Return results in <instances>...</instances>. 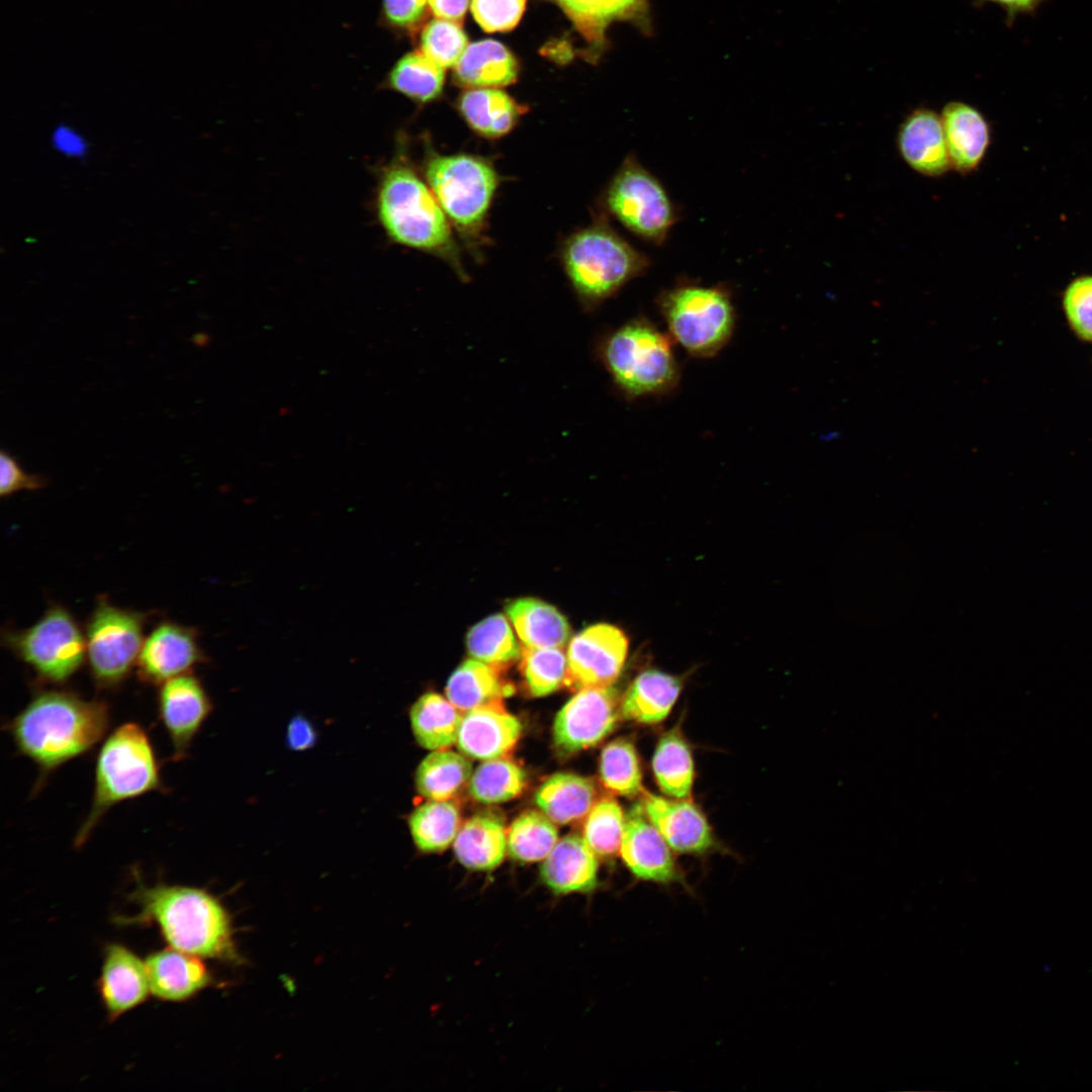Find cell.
I'll return each mask as SVG.
<instances>
[{
	"label": "cell",
	"mask_w": 1092,
	"mask_h": 1092,
	"mask_svg": "<svg viewBox=\"0 0 1092 1092\" xmlns=\"http://www.w3.org/2000/svg\"><path fill=\"white\" fill-rule=\"evenodd\" d=\"M128 899L138 907L131 916H120L121 925L155 924L168 946L199 957L236 963L239 953L229 912L206 890L142 882Z\"/></svg>",
	"instance_id": "2"
},
{
	"label": "cell",
	"mask_w": 1092,
	"mask_h": 1092,
	"mask_svg": "<svg viewBox=\"0 0 1092 1092\" xmlns=\"http://www.w3.org/2000/svg\"><path fill=\"white\" fill-rule=\"evenodd\" d=\"M506 612L524 646L563 648L569 639L566 618L543 601L518 599L507 605Z\"/></svg>",
	"instance_id": "30"
},
{
	"label": "cell",
	"mask_w": 1092,
	"mask_h": 1092,
	"mask_svg": "<svg viewBox=\"0 0 1092 1092\" xmlns=\"http://www.w3.org/2000/svg\"><path fill=\"white\" fill-rule=\"evenodd\" d=\"M466 646L475 659L499 669L520 659L522 651L502 614L489 616L474 625L467 633Z\"/></svg>",
	"instance_id": "36"
},
{
	"label": "cell",
	"mask_w": 1092,
	"mask_h": 1092,
	"mask_svg": "<svg viewBox=\"0 0 1092 1092\" xmlns=\"http://www.w3.org/2000/svg\"><path fill=\"white\" fill-rule=\"evenodd\" d=\"M951 168L961 174L976 170L990 144V127L983 114L965 102L951 101L940 114Z\"/></svg>",
	"instance_id": "23"
},
{
	"label": "cell",
	"mask_w": 1092,
	"mask_h": 1092,
	"mask_svg": "<svg viewBox=\"0 0 1092 1092\" xmlns=\"http://www.w3.org/2000/svg\"><path fill=\"white\" fill-rule=\"evenodd\" d=\"M670 846L644 812L642 804L635 805L625 821L620 854L638 880L662 885L686 882Z\"/></svg>",
	"instance_id": "16"
},
{
	"label": "cell",
	"mask_w": 1092,
	"mask_h": 1092,
	"mask_svg": "<svg viewBox=\"0 0 1092 1092\" xmlns=\"http://www.w3.org/2000/svg\"><path fill=\"white\" fill-rule=\"evenodd\" d=\"M656 305L670 338L694 357L715 356L733 334L735 307L723 284L679 282L662 290Z\"/></svg>",
	"instance_id": "7"
},
{
	"label": "cell",
	"mask_w": 1092,
	"mask_h": 1092,
	"mask_svg": "<svg viewBox=\"0 0 1092 1092\" xmlns=\"http://www.w3.org/2000/svg\"><path fill=\"white\" fill-rule=\"evenodd\" d=\"M97 991L111 1022L140 1006L151 995L145 960L121 943H107Z\"/></svg>",
	"instance_id": "17"
},
{
	"label": "cell",
	"mask_w": 1092,
	"mask_h": 1092,
	"mask_svg": "<svg viewBox=\"0 0 1092 1092\" xmlns=\"http://www.w3.org/2000/svg\"><path fill=\"white\" fill-rule=\"evenodd\" d=\"M377 218L395 244L433 254L449 263L464 279L451 222L426 183L403 159L381 173L376 191Z\"/></svg>",
	"instance_id": "3"
},
{
	"label": "cell",
	"mask_w": 1092,
	"mask_h": 1092,
	"mask_svg": "<svg viewBox=\"0 0 1092 1092\" xmlns=\"http://www.w3.org/2000/svg\"><path fill=\"white\" fill-rule=\"evenodd\" d=\"M562 262L575 294L587 310L614 296L650 266L648 256L604 220L570 236L562 249Z\"/></svg>",
	"instance_id": "6"
},
{
	"label": "cell",
	"mask_w": 1092,
	"mask_h": 1092,
	"mask_svg": "<svg viewBox=\"0 0 1092 1092\" xmlns=\"http://www.w3.org/2000/svg\"><path fill=\"white\" fill-rule=\"evenodd\" d=\"M109 725L105 701L65 689H43L4 728L17 751L37 766L35 788L40 789L53 771L99 743Z\"/></svg>",
	"instance_id": "1"
},
{
	"label": "cell",
	"mask_w": 1092,
	"mask_h": 1092,
	"mask_svg": "<svg viewBox=\"0 0 1092 1092\" xmlns=\"http://www.w3.org/2000/svg\"><path fill=\"white\" fill-rule=\"evenodd\" d=\"M618 704V694L611 686L579 690L555 717V746L561 752L572 753L601 742L615 728Z\"/></svg>",
	"instance_id": "13"
},
{
	"label": "cell",
	"mask_w": 1092,
	"mask_h": 1092,
	"mask_svg": "<svg viewBox=\"0 0 1092 1092\" xmlns=\"http://www.w3.org/2000/svg\"><path fill=\"white\" fill-rule=\"evenodd\" d=\"M652 770L662 793L674 799L691 797L695 769L692 751L680 729L665 732L657 742Z\"/></svg>",
	"instance_id": "32"
},
{
	"label": "cell",
	"mask_w": 1092,
	"mask_h": 1092,
	"mask_svg": "<svg viewBox=\"0 0 1092 1092\" xmlns=\"http://www.w3.org/2000/svg\"><path fill=\"white\" fill-rule=\"evenodd\" d=\"M526 0H472L471 12L487 32L509 31L520 21Z\"/></svg>",
	"instance_id": "44"
},
{
	"label": "cell",
	"mask_w": 1092,
	"mask_h": 1092,
	"mask_svg": "<svg viewBox=\"0 0 1092 1092\" xmlns=\"http://www.w3.org/2000/svg\"><path fill=\"white\" fill-rule=\"evenodd\" d=\"M460 825L455 804L430 800L414 810L408 826L416 846L424 852H440L454 841Z\"/></svg>",
	"instance_id": "35"
},
{
	"label": "cell",
	"mask_w": 1092,
	"mask_h": 1092,
	"mask_svg": "<svg viewBox=\"0 0 1092 1092\" xmlns=\"http://www.w3.org/2000/svg\"><path fill=\"white\" fill-rule=\"evenodd\" d=\"M2 644L31 669L38 684L62 686L86 661L84 629L61 605L48 608L26 629L4 630Z\"/></svg>",
	"instance_id": "9"
},
{
	"label": "cell",
	"mask_w": 1092,
	"mask_h": 1092,
	"mask_svg": "<svg viewBox=\"0 0 1092 1092\" xmlns=\"http://www.w3.org/2000/svg\"><path fill=\"white\" fill-rule=\"evenodd\" d=\"M628 646L625 633L610 624L577 633L568 645L565 686L574 691L611 686L623 669Z\"/></svg>",
	"instance_id": "12"
},
{
	"label": "cell",
	"mask_w": 1092,
	"mask_h": 1092,
	"mask_svg": "<svg viewBox=\"0 0 1092 1092\" xmlns=\"http://www.w3.org/2000/svg\"><path fill=\"white\" fill-rule=\"evenodd\" d=\"M518 63L500 42L483 39L467 46L454 66L455 81L467 88H499L514 83Z\"/></svg>",
	"instance_id": "26"
},
{
	"label": "cell",
	"mask_w": 1092,
	"mask_h": 1092,
	"mask_svg": "<svg viewBox=\"0 0 1092 1092\" xmlns=\"http://www.w3.org/2000/svg\"><path fill=\"white\" fill-rule=\"evenodd\" d=\"M682 689L679 676L657 669L639 673L625 692L620 714L626 720L656 724L664 720Z\"/></svg>",
	"instance_id": "24"
},
{
	"label": "cell",
	"mask_w": 1092,
	"mask_h": 1092,
	"mask_svg": "<svg viewBox=\"0 0 1092 1092\" xmlns=\"http://www.w3.org/2000/svg\"><path fill=\"white\" fill-rule=\"evenodd\" d=\"M468 3L469 0H429L428 4L437 18L460 24L468 8Z\"/></svg>",
	"instance_id": "49"
},
{
	"label": "cell",
	"mask_w": 1092,
	"mask_h": 1092,
	"mask_svg": "<svg viewBox=\"0 0 1092 1092\" xmlns=\"http://www.w3.org/2000/svg\"><path fill=\"white\" fill-rule=\"evenodd\" d=\"M525 785L524 769L513 760L500 756L486 759L472 771L468 792L476 802L491 805L516 798Z\"/></svg>",
	"instance_id": "37"
},
{
	"label": "cell",
	"mask_w": 1092,
	"mask_h": 1092,
	"mask_svg": "<svg viewBox=\"0 0 1092 1092\" xmlns=\"http://www.w3.org/2000/svg\"><path fill=\"white\" fill-rule=\"evenodd\" d=\"M444 69L422 51L412 52L393 65L384 83L388 89L424 104L440 96L445 81Z\"/></svg>",
	"instance_id": "34"
},
{
	"label": "cell",
	"mask_w": 1092,
	"mask_h": 1092,
	"mask_svg": "<svg viewBox=\"0 0 1092 1092\" xmlns=\"http://www.w3.org/2000/svg\"><path fill=\"white\" fill-rule=\"evenodd\" d=\"M51 145L58 153L68 158L83 160L89 152V144L85 136L66 123H60L54 128Z\"/></svg>",
	"instance_id": "47"
},
{
	"label": "cell",
	"mask_w": 1092,
	"mask_h": 1092,
	"mask_svg": "<svg viewBox=\"0 0 1092 1092\" xmlns=\"http://www.w3.org/2000/svg\"><path fill=\"white\" fill-rule=\"evenodd\" d=\"M898 151L906 164L927 177H940L951 169L940 115L920 107L899 126Z\"/></svg>",
	"instance_id": "20"
},
{
	"label": "cell",
	"mask_w": 1092,
	"mask_h": 1092,
	"mask_svg": "<svg viewBox=\"0 0 1092 1092\" xmlns=\"http://www.w3.org/2000/svg\"><path fill=\"white\" fill-rule=\"evenodd\" d=\"M597 790L584 777L557 772L542 783L535 803L555 824H569L585 818L596 804Z\"/></svg>",
	"instance_id": "28"
},
{
	"label": "cell",
	"mask_w": 1092,
	"mask_h": 1092,
	"mask_svg": "<svg viewBox=\"0 0 1092 1092\" xmlns=\"http://www.w3.org/2000/svg\"><path fill=\"white\" fill-rule=\"evenodd\" d=\"M157 708L172 744V760L185 758L211 711V702L200 679L186 673L163 682L157 695Z\"/></svg>",
	"instance_id": "15"
},
{
	"label": "cell",
	"mask_w": 1092,
	"mask_h": 1092,
	"mask_svg": "<svg viewBox=\"0 0 1092 1092\" xmlns=\"http://www.w3.org/2000/svg\"><path fill=\"white\" fill-rule=\"evenodd\" d=\"M149 614L100 597L84 625L86 661L96 689H118L136 665Z\"/></svg>",
	"instance_id": "10"
},
{
	"label": "cell",
	"mask_w": 1092,
	"mask_h": 1092,
	"mask_svg": "<svg viewBox=\"0 0 1092 1092\" xmlns=\"http://www.w3.org/2000/svg\"><path fill=\"white\" fill-rule=\"evenodd\" d=\"M471 762L462 754L434 750L416 770V788L428 800L445 801L455 796L470 780Z\"/></svg>",
	"instance_id": "33"
},
{
	"label": "cell",
	"mask_w": 1092,
	"mask_h": 1092,
	"mask_svg": "<svg viewBox=\"0 0 1092 1092\" xmlns=\"http://www.w3.org/2000/svg\"><path fill=\"white\" fill-rule=\"evenodd\" d=\"M151 995L165 1002L187 1001L212 983L202 959L168 946L146 959Z\"/></svg>",
	"instance_id": "21"
},
{
	"label": "cell",
	"mask_w": 1092,
	"mask_h": 1092,
	"mask_svg": "<svg viewBox=\"0 0 1092 1092\" xmlns=\"http://www.w3.org/2000/svg\"><path fill=\"white\" fill-rule=\"evenodd\" d=\"M428 185L454 228L476 238L498 185L493 165L469 154L429 153L424 163Z\"/></svg>",
	"instance_id": "8"
},
{
	"label": "cell",
	"mask_w": 1092,
	"mask_h": 1092,
	"mask_svg": "<svg viewBox=\"0 0 1092 1092\" xmlns=\"http://www.w3.org/2000/svg\"><path fill=\"white\" fill-rule=\"evenodd\" d=\"M607 210L643 241L660 246L678 220V211L660 181L633 155L623 161L610 181Z\"/></svg>",
	"instance_id": "11"
},
{
	"label": "cell",
	"mask_w": 1092,
	"mask_h": 1092,
	"mask_svg": "<svg viewBox=\"0 0 1092 1092\" xmlns=\"http://www.w3.org/2000/svg\"><path fill=\"white\" fill-rule=\"evenodd\" d=\"M41 474L25 472L18 462L5 450L0 451V495L9 496L19 490H38L48 485Z\"/></svg>",
	"instance_id": "45"
},
{
	"label": "cell",
	"mask_w": 1092,
	"mask_h": 1092,
	"mask_svg": "<svg viewBox=\"0 0 1092 1092\" xmlns=\"http://www.w3.org/2000/svg\"><path fill=\"white\" fill-rule=\"evenodd\" d=\"M522 729L520 720L502 702L492 703L463 713L457 746L475 759L500 757L516 745Z\"/></svg>",
	"instance_id": "19"
},
{
	"label": "cell",
	"mask_w": 1092,
	"mask_h": 1092,
	"mask_svg": "<svg viewBox=\"0 0 1092 1092\" xmlns=\"http://www.w3.org/2000/svg\"><path fill=\"white\" fill-rule=\"evenodd\" d=\"M598 874L597 854L577 834L558 840L540 868L542 882L555 895L590 893L599 886Z\"/></svg>",
	"instance_id": "22"
},
{
	"label": "cell",
	"mask_w": 1092,
	"mask_h": 1092,
	"mask_svg": "<svg viewBox=\"0 0 1092 1092\" xmlns=\"http://www.w3.org/2000/svg\"><path fill=\"white\" fill-rule=\"evenodd\" d=\"M1063 304L1073 331L1092 341V276L1074 280L1065 291Z\"/></svg>",
	"instance_id": "43"
},
{
	"label": "cell",
	"mask_w": 1092,
	"mask_h": 1092,
	"mask_svg": "<svg viewBox=\"0 0 1092 1092\" xmlns=\"http://www.w3.org/2000/svg\"><path fill=\"white\" fill-rule=\"evenodd\" d=\"M500 670L477 659H466L447 682V699L462 713L502 702L514 693V687L502 677Z\"/></svg>",
	"instance_id": "29"
},
{
	"label": "cell",
	"mask_w": 1092,
	"mask_h": 1092,
	"mask_svg": "<svg viewBox=\"0 0 1092 1092\" xmlns=\"http://www.w3.org/2000/svg\"><path fill=\"white\" fill-rule=\"evenodd\" d=\"M641 801L645 814L673 850L701 854L713 847L707 818L688 799L670 800L643 791Z\"/></svg>",
	"instance_id": "18"
},
{
	"label": "cell",
	"mask_w": 1092,
	"mask_h": 1092,
	"mask_svg": "<svg viewBox=\"0 0 1092 1092\" xmlns=\"http://www.w3.org/2000/svg\"><path fill=\"white\" fill-rule=\"evenodd\" d=\"M599 357L628 399L664 395L680 379L671 338L645 317H635L602 338Z\"/></svg>",
	"instance_id": "5"
},
{
	"label": "cell",
	"mask_w": 1092,
	"mask_h": 1092,
	"mask_svg": "<svg viewBox=\"0 0 1092 1092\" xmlns=\"http://www.w3.org/2000/svg\"><path fill=\"white\" fill-rule=\"evenodd\" d=\"M567 667L562 647H522L520 670L534 697L547 696L565 686Z\"/></svg>",
	"instance_id": "40"
},
{
	"label": "cell",
	"mask_w": 1092,
	"mask_h": 1092,
	"mask_svg": "<svg viewBox=\"0 0 1092 1092\" xmlns=\"http://www.w3.org/2000/svg\"><path fill=\"white\" fill-rule=\"evenodd\" d=\"M421 50L443 68L454 67L468 46V39L458 23L433 19L421 33Z\"/></svg>",
	"instance_id": "42"
},
{
	"label": "cell",
	"mask_w": 1092,
	"mask_h": 1092,
	"mask_svg": "<svg viewBox=\"0 0 1092 1092\" xmlns=\"http://www.w3.org/2000/svg\"><path fill=\"white\" fill-rule=\"evenodd\" d=\"M457 105L468 126L490 140L507 135L525 112V107L497 88H470L462 93Z\"/></svg>",
	"instance_id": "27"
},
{
	"label": "cell",
	"mask_w": 1092,
	"mask_h": 1092,
	"mask_svg": "<svg viewBox=\"0 0 1092 1092\" xmlns=\"http://www.w3.org/2000/svg\"><path fill=\"white\" fill-rule=\"evenodd\" d=\"M454 853L469 870L490 871L498 867L508 850L504 822L493 814L472 816L459 828L454 839Z\"/></svg>",
	"instance_id": "25"
},
{
	"label": "cell",
	"mask_w": 1092,
	"mask_h": 1092,
	"mask_svg": "<svg viewBox=\"0 0 1092 1092\" xmlns=\"http://www.w3.org/2000/svg\"><path fill=\"white\" fill-rule=\"evenodd\" d=\"M600 777L603 785L614 794L633 798L643 793L640 761L630 740L618 738L604 747Z\"/></svg>",
	"instance_id": "39"
},
{
	"label": "cell",
	"mask_w": 1092,
	"mask_h": 1092,
	"mask_svg": "<svg viewBox=\"0 0 1092 1092\" xmlns=\"http://www.w3.org/2000/svg\"><path fill=\"white\" fill-rule=\"evenodd\" d=\"M558 841L555 823L543 812L527 811L511 824L508 832V851L519 861L544 859Z\"/></svg>",
	"instance_id": "38"
},
{
	"label": "cell",
	"mask_w": 1092,
	"mask_h": 1092,
	"mask_svg": "<svg viewBox=\"0 0 1092 1092\" xmlns=\"http://www.w3.org/2000/svg\"><path fill=\"white\" fill-rule=\"evenodd\" d=\"M427 3L429 0H382V17L395 29L412 30L424 19Z\"/></svg>",
	"instance_id": "46"
},
{
	"label": "cell",
	"mask_w": 1092,
	"mask_h": 1092,
	"mask_svg": "<svg viewBox=\"0 0 1092 1092\" xmlns=\"http://www.w3.org/2000/svg\"><path fill=\"white\" fill-rule=\"evenodd\" d=\"M316 734L308 720L301 716L291 719L287 726L286 742L293 750H305L315 742Z\"/></svg>",
	"instance_id": "48"
},
{
	"label": "cell",
	"mask_w": 1092,
	"mask_h": 1092,
	"mask_svg": "<svg viewBox=\"0 0 1092 1092\" xmlns=\"http://www.w3.org/2000/svg\"><path fill=\"white\" fill-rule=\"evenodd\" d=\"M410 717L415 738L424 748L445 749L457 743L463 713L448 699L424 694L413 705Z\"/></svg>",
	"instance_id": "31"
},
{
	"label": "cell",
	"mask_w": 1092,
	"mask_h": 1092,
	"mask_svg": "<svg viewBox=\"0 0 1092 1092\" xmlns=\"http://www.w3.org/2000/svg\"><path fill=\"white\" fill-rule=\"evenodd\" d=\"M626 818L619 803L605 797L596 802L585 817L583 838L599 856L610 857L620 852Z\"/></svg>",
	"instance_id": "41"
},
{
	"label": "cell",
	"mask_w": 1092,
	"mask_h": 1092,
	"mask_svg": "<svg viewBox=\"0 0 1092 1092\" xmlns=\"http://www.w3.org/2000/svg\"><path fill=\"white\" fill-rule=\"evenodd\" d=\"M197 631L173 621L158 623L145 638L136 661L141 681L160 686L207 661Z\"/></svg>",
	"instance_id": "14"
},
{
	"label": "cell",
	"mask_w": 1092,
	"mask_h": 1092,
	"mask_svg": "<svg viewBox=\"0 0 1092 1092\" xmlns=\"http://www.w3.org/2000/svg\"><path fill=\"white\" fill-rule=\"evenodd\" d=\"M991 1L1010 13L1027 11L1034 8L1040 0H988Z\"/></svg>",
	"instance_id": "50"
},
{
	"label": "cell",
	"mask_w": 1092,
	"mask_h": 1092,
	"mask_svg": "<svg viewBox=\"0 0 1092 1092\" xmlns=\"http://www.w3.org/2000/svg\"><path fill=\"white\" fill-rule=\"evenodd\" d=\"M160 763L143 726L126 722L102 743L95 765L90 811L74 838L82 847L110 808L151 792H163Z\"/></svg>",
	"instance_id": "4"
}]
</instances>
